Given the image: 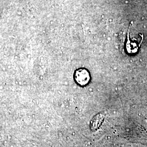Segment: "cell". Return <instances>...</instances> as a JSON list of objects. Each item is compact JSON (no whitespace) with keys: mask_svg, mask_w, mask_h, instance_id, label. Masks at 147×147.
I'll return each mask as SVG.
<instances>
[{"mask_svg":"<svg viewBox=\"0 0 147 147\" xmlns=\"http://www.w3.org/2000/svg\"><path fill=\"white\" fill-rule=\"evenodd\" d=\"M74 78L78 84L81 86H85L88 84L90 80V75L87 69H79L75 71Z\"/></svg>","mask_w":147,"mask_h":147,"instance_id":"1","label":"cell"}]
</instances>
